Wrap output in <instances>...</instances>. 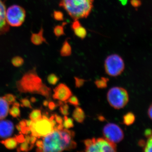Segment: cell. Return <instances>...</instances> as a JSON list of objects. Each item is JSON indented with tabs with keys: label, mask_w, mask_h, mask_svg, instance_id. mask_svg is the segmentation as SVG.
<instances>
[{
	"label": "cell",
	"mask_w": 152,
	"mask_h": 152,
	"mask_svg": "<svg viewBox=\"0 0 152 152\" xmlns=\"http://www.w3.org/2000/svg\"><path fill=\"white\" fill-rule=\"evenodd\" d=\"M74 137V132L67 129L54 130L43 138V152H61L73 149L77 146Z\"/></svg>",
	"instance_id": "1"
},
{
	"label": "cell",
	"mask_w": 152,
	"mask_h": 152,
	"mask_svg": "<svg viewBox=\"0 0 152 152\" xmlns=\"http://www.w3.org/2000/svg\"><path fill=\"white\" fill-rule=\"evenodd\" d=\"M94 0H61L60 7L63 8L72 18L78 20L89 15Z\"/></svg>",
	"instance_id": "2"
},
{
	"label": "cell",
	"mask_w": 152,
	"mask_h": 152,
	"mask_svg": "<svg viewBox=\"0 0 152 152\" xmlns=\"http://www.w3.org/2000/svg\"><path fill=\"white\" fill-rule=\"evenodd\" d=\"M43 84L35 69H34L25 74L17 82V86L20 92L38 94Z\"/></svg>",
	"instance_id": "3"
},
{
	"label": "cell",
	"mask_w": 152,
	"mask_h": 152,
	"mask_svg": "<svg viewBox=\"0 0 152 152\" xmlns=\"http://www.w3.org/2000/svg\"><path fill=\"white\" fill-rule=\"evenodd\" d=\"M107 99L112 107L119 110L124 107L128 104L129 101V94L124 88L113 87L109 90Z\"/></svg>",
	"instance_id": "4"
},
{
	"label": "cell",
	"mask_w": 152,
	"mask_h": 152,
	"mask_svg": "<svg viewBox=\"0 0 152 152\" xmlns=\"http://www.w3.org/2000/svg\"><path fill=\"white\" fill-rule=\"evenodd\" d=\"M31 134L38 138L45 137L54 131V126L51 121L46 115L33 121L30 127Z\"/></svg>",
	"instance_id": "5"
},
{
	"label": "cell",
	"mask_w": 152,
	"mask_h": 152,
	"mask_svg": "<svg viewBox=\"0 0 152 152\" xmlns=\"http://www.w3.org/2000/svg\"><path fill=\"white\" fill-rule=\"evenodd\" d=\"M86 152H116L115 144L109 141L106 139L95 138L87 139L84 141Z\"/></svg>",
	"instance_id": "6"
},
{
	"label": "cell",
	"mask_w": 152,
	"mask_h": 152,
	"mask_svg": "<svg viewBox=\"0 0 152 152\" xmlns=\"http://www.w3.org/2000/svg\"><path fill=\"white\" fill-rule=\"evenodd\" d=\"M26 17L25 9L18 5L11 6L6 11V21L8 24L11 26H20L24 22Z\"/></svg>",
	"instance_id": "7"
},
{
	"label": "cell",
	"mask_w": 152,
	"mask_h": 152,
	"mask_svg": "<svg viewBox=\"0 0 152 152\" xmlns=\"http://www.w3.org/2000/svg\"><path fill=\"white\" fill-rule=\"evenodd\" d=\"M106 72L109 75L116 77L121 75L125 69V64L122 58L117 54H112L107 57L105 61Z\"/></svg>",
	"instance_id": "8"
},
{
	"label": "cell",
	"mask_w": 152,
	"mask_h": 152,
	"mask_svg": "<svg viewBox=\"0 0 152 152\" xmlns=\"http://www.w3.org/2000/svg\"><path fill=\"white\" fill-rule=\"evenodd\" d=\"M103 133L106 140L115 144L120 142L124 138L122 130L118 125L113 123L107 124L104 127Z\"/></svg>",
	"instance_id": "9"
},
{
	"label": "cell",
	"mask_w": 152,
	"mask_h": 152,
	"mask_svg": "<svg viewBox=\"0 0 152 152\" xmlns=\"http://www.w3.org/2000/svg\"><path fill=\"white\" fill-rule=\"evenodd\" d=\"M53 99L61 102H66L72 95L69 88L63 83L58 85L53 90Z\"/></svg>",
	"instance_id": "10"
},
{
	"label": "cell",
	"mask_w": 152,
	"mask_h": 152,
	"mask_svg": "<svg viewBox=\"0 0 152 152\" xmlns=\"http://www.w3.org/2000/svg\"><path fill=\"white\" fill-rule=\"evenodd\" d=\"M13 124L9 120H0V138L6 139L12 135L13 133Z\"/></svg>",
	"instance_id": "11"
},
{
	"label": "cell",
	"mask_w": 152,
	"mask_h": 152,
	"mask_svg": "<svg viewBox=\"0 0 152 152\" xmlns=\"http://www.w3.org/2000/svg\"><path fill=\"white\" fill-rule=\"evenodd\" d=\"M6 9L4 3L0 0V35L5 34L10 30L6 18Z\"/></svg>",
	"instance_id": "12"
},
{
	"label": "cell",
	"mask_w": 152,
	"mask_h": 152,
	"mask_svg": "<svg viewBox=\"0 0 152 152\" xmlns=\"http://www.w3.org/2000/svg\"><path fill=\"white\" fill-rule=\"evenodd\" d=\"M72 28L75 34L80 39L86 38L87 35V31L86 28L82 26L78 20H75L72 25Z\"/></svg>",
	"instance_id": "13"
},
{
	"label": "cell",
	"mask_w": 152,
	"mask_h": 152,
	"mask_svg": "<svg viewBox=\"0 0 152 152\" xmlns=\"http://www.w3.org/2000/svg\"><path fill=\"white\" fill-rule=\"evenodd\" d=\"M43 31L42 28H41L39 33L32 34L31 36V40L33 44L36 45H39L43 42L47 43L46 40L44 37Z\"/></svg>",
	"instance_id": "14"
},
{
	"label": "cell",
	"mask_w": 152,
	"mask_h": 152,
	"mask_svg": "<svg viewBox=\"0 0 152 152\" xmlns=\"http://www.w3.org/2000/svg\"><path fill=\"white\" fill-rule=\"evenodd\" d=\"M9 104L3 97H0V120L5 118L8 115Z\"/></svg>",
	"instance_id": "15"
},
{
	"label": "cell",
	"mask_w": 152,
	"mask_h": 152,
	"mask_svg": "<svg viewBox=\"0 0 152 152\" xmlns=\"http://www.w3.org/2000/svg\"><path fill=\"white\" fill-rule=\"evenodd\" d=\"M72 116L75 121L79 123L83 122L86 118L83 109L78 107H76L74 110Z\"/></svg>",
	"instance_id": "16"
},
{
	"label": "cell",
	"mask_w": 152,
	"mask_h": 152,
	"mask_svg": "<svg viewBox=\"0 0 152 152\" xmlns=\"http://www.w3.org/2000/svg\"><path fill=\"white\" fill-rule=\"evenodd\" d=\"M0 142L4 145L7 149L9 150H12L15 148L18 144L15 137L5 139L1 141Z\"/></svg>",
	"instance_id": "17"
},
{
	"label": "cell",
	"mask_w": 152,
	"mask_h": 152,
	"mask_svg": "<svg viewBox=\"0 0 152 152\" xmlns=\"http://www.w3.org/2000/svg\"><path fill=\"white\" fill-rule=\"evenodd\" d=\"M72 48L67 40L64 42L60 51L61 56L63 57H67L72 54Z\"/></svg>",
	"instance_id": "18"
},
{
	"label": "cell",
	"mask_w": 152,
	"mask_h": 152,
	"mask_svg": "<svg viewBox=\"0 0 152 152\" xmlns=\"http://www.w3.org/2000/svg\"><path fill=\"white\" fill-rule=\"evenodd\" d=\"M12 105V107L9 110V112L11 115L15 118L20 117V111L19 109V107L20 106V104L15 102Z\"/></svg>",
	"instance_id": "19"
},
{
	"label": "cell",
	"mask_w": 152,
	"mask_h": 152,
	"mask_svg": "<svg viewBox=\"0 0 152 152\" xmlns=\"http://www.w3.org/2000/svg\"><path fill=\"white\" fill-rule=\"evenodd\" d=\"M135 121V116L133 113L129 112L126 114L124 116V123L126 126H131Z\"/></svg>",
	"instance_id": "20"
},
{
	"label": "cell",
	"mask_w": 152,
	"mask_h": 152,
	"mask_svg": "<svg viewBox=\"0 0 152 152\" xmlns=\"http://www.w3.org/2000/svg\"><path fill=\"white\" fill-rule=\"evenodd\" d=\"M147 140L144 145V151L145 152H152V133L149 132L146 134Z\"/></svg>",
	"instance_id": "21"
},
{
	"label": "cell",
	"mask_w": 152,
	"mask_h": 152,
	"mask_svg": "<svg viewBox=\"0 0 152 152\" xmlns=\"http://www.w3.org/2000/svg\"><path fill=\"white\" fill-rule=\"evenodd\" d=\"M34 145L30 144V143L24 141L23 142L21 143L20 147L17 149L18 152L26 151L27 152L31 151L34 148Z\"/></svg>",
	"instance_id": "22"
},
{
	"label": "cell",
	"mask_w": 152,
	"mask_h": 152,
	"mask_svg": "<svg viewBox=\"0 0 152 152\" xmlns=\"http://www.w3.org/2000/svg\"><path fill=\"white\" fill-rule=\"evenodd\" d=\"M38 94L42 95L45 97L46 98H49L51 94V90L50 88L47 86L43 84Z\"/></svg>",
	"instance_id": "23"
},
{
	"label": "cell",
	"mask_w": 152,
	"mask_h": 152,
	"mask_svg": "<svg viewBox=\"0 0 152 152\" xmlns=\"http://www.w3.org/2000/svg\"><path fill=\"white\" fill-rule=\"evenodd\" d=\"M109 79L105 77H102L101 79L96 80L95 84L99 88H105L107 86V82Z\"/></svg>",
	"instance_id": "24"
},
{
	"label": "cell",
	"mask_w": 152,
	"mask_h": 152,
	"mask_svg": "<svg viewBox=\"0 0 152 152\" xmlns=\"http://www.w3.org/2000/svg\"><path fill=\"white\" fill-rule=\"evenodd\" d=\"M63 125L64 128L67 129L73 127L74 126L73 120L71 118H68L67 116H64Z\"/></svg>",
	"instance_id": "25"
},
{
	"label": "cell",
	"mask_w": 152,
	"mask_h": 152,
	"mask_svg": "<svg viewBox=\"0 0 152 152\" xmlns=\"http://www.w3.org/2000/svg\"><path fill=\"white\" fill-rule=\"evenodd\" d=\"M42 117V112L39 109L33 110L31 113L30 114L29 118L33 121H37Z\"/></svg>",
	"instance_id": "26"
},
{
	"label": "cell",
	"mask_w": 152,
	"mask_h": 152,
	"mask_svg": "<svg viewBox=\"0 0 152 152\" xmlns=\"http://www.w3.org/2000/svg\"><path fill=\"white\" fill-rule=\"evenodd\" d=\"M59 105L60 106L59 110L61 113L64 116H67L69 115V107L67 104L63 103L62 102L59 101Z\"/></svg>",
	"instance_id": "27"
},
{
	"label": "cell",
	"mask_w": 152,
	"mask_h": 152,
	"mask_svg": "<svg viewBox=\"0 0 152 152\" xmlns=\"http://www.w3.org/2000/svg\"><path fill=\"white\" fill-rule=\"evenodd\" d=\"M24 63L23 59L22 57L16 56L14 57L12 60V63L13 65L16 67H19L23 64Z\"/></svg>",
	"instance_id": "28"
},
{
	"label": "cell",
	"mask_w": 152,
	"mask_h": 152,
	"mask_svg": "<svg viewBox=\"0 0 152 152\" xmlns=\"http://www.w3.org/2000/svg\"><path fill=\"white\" fill-rule=\"evenodd\" d=\"M64 26H57L54 28V34L56 37H59L61 36L64 35Z\"/></svg>",
	"instance_id": "29"
},
{
	"label": "cell",
	"mask_w": 152,
	"mask_h": 152,
	"mask_svg": "<svg viewBox=\"0 0 152 152\" xmlns=\"http://www.w3.org/2000/svg\"><path fill=\"white\" fill-rule=\"evenodd\" d=\"M3 98L7 101L9 105L12 104L16 102V97L12 94H7L3 96Z\"/></svg>",
	"instance_id": "30"
},
{
	"label": "cell",
	"mask_w": 152,
	"mask_h": 152,
	"mask_svg": "<svg viewBox=\"0 0 152 152\" xmlns=\"http://www.w3.org/2000/svg\"><path fill=\"white\" fill-rule=\"evenodd\" d=\"M48 82L52 85H55L58 82L59 78L55 74H51L49 75L48 77Z\"/></svg>",
	"instance_id": "31"
},
{
	"label": "cell",
	"mask_w": 152,
	"mask_h": 152,
	"mask_svg": "<svg viewBox=\"0 0 152 152\" xmlns=\"http://www.w3.org/2000/svg\"><path fill=\"white\" fill-rule=\"evenodd\" d=\"M67 102L71 105L75 107H77L79 105V102L76 96H73V95H72L68 99Z\"/></svg>",
	"instance_id": "32"
},
{
	"label": "cell",
	"mask_w": 152,
	"mask_h": 152,
	"mask_svg": "<svg viewBox=\"0 0 152 152\" xmlns=\"http://www.w3.org/2000/svg\"><path fill=\"white\" fill-rule=\"evenodd\" d=\"M20 102L21 104L20 105L23 107H25L29 108L30 109L32 108V107L30 102V101L27 98H24V99H21Z\"/></svg>",
	"instance_id": "33"
},
{
	"label": "cell",
	"mask_w": 152,
	"mask_h": 152,
	"mask_svg": "<svg viewBox=\"0 0 152 152\" xmlns=\"http://www.w3.org/2000/svg\"><path fill=\"white\" fill-rule=\"evenodd\" d=\"M53 17L57 21H62L64 20V15L60 11H55L53 13Z\"/></svg>",
	"instance_id": "34"
},
{
	"label": "cell",
	"mask_w": 152,
	"mask_h": 152,
	"mask_svg": "<svg viewBox=\"0 0 152 152\" xmlns=\"http://www.w3.org/2000/svg\"><path fill=\"white\" fill-rule=\"evenodd\" d=\"M75 86L76 88H80L84 84L86 80L83 79H80L79 78L75 77Z\"/></svg>",
	"instance_id": "35"
},
{
	"label": "cell",
	"mask_w": 152,
	"mask_h": 152,
	"mask_svg": "<svg viewBox=\"0 0 152 152\" xmlns=\"http://www.w3.org/2000/svg\"><path fill=\"white\" fill-rule=\"evenodd\" d=\"M131 5L135 8H137L140 7L142 5V2L140 0H131Z\"/></svg>",
	"instance_id": "36"
},
{
	"label": "cell",
	"mask_w": 152,
	"mask_h": 152,
	"mask_svg": "<svg viewBox=\"0 0 152 152\" xmlns=\"http://www.w3.org/2000/svg\"><path fill=\"white\" fill-rule=\"evenodd\" d=\"M36 145L37 147L36 150L37 152H43L42 140H38L36 141Z\"/></svg>",
	"instance_id": "37"
},
{
	"label": "cell",
	"mask_w": 152,
	"mask_h": 152,
	"mask_svg": "<svg viewBox=\"0 0 152 152\" xmlns=\"http://www.w3.org/2000/svg\"><path fill=\"white\" fill-rule=\"evenodd\" d=\"M15 137L18 143H21L25 141V137L21 134L16 136Z\"/></svg>",
	"instance_id": "38"
},
{
	"label": "cell",
	"mask_w": 152,
	"mask_h": 152,
	"mask_svg": "<svg viewBox=\"0 0 152 152\" xmlns=\"http://www.w3.org/2000/svg\"><path fill=\"white\" fill-rule=\"evenodd\" d=\"M37 140V137L31 134V135H30L29 142L30 143L32 144V145H34L35 143L36 142Z\"/></svg>",
	"instance_id": "39"
},
{
	"label": "cell",
	"mask_w": 152,
	"mask_h": 152,
	"mask_svg": "<svg viewBox=\"0 0 152 152\" xmlns=\"http://www.w3.org/2000/svg\"><path fill=\"white\" fill-rule=\"evenodd\" d=\"M48 106L49 109L50 110H54L56 108V104L53 102H50L48 103Z\"/></svg>",
	"instance_id": "40"
},
{
	"label": "cell",
	"mask_w": 152,
	"mask_h": 152,
	"mask_svg": "<svg viewBox=\"0 0 152 152\" xmlns=\"http://www.w3.org/2000/svg\"><path fill=\"white\" fill-rule=\"evenodd\" d=\"M148 115L150 119L152 121V103L151 104L148 109Z\"/></svg>",
	"instance_id": "41"
},
{
	"label": "cell",
	"mask_w": 152,
	"mask_h": 152,
	"mask_svg": "<svg viewBox=\"0 0 152 152\" xmlns=\"http://www.w3.org/2000/svg\"><path fill=\"white\" fill-rule=\"evenodd\" d=\"M19 124L20 125V126H21L22 128L25 127L27 126L26 120H22V121H20V122L19 123Z\"/></svg>",
	"instance_id": "42"
},
{
	"label": "cell",
	"mask_w": 152,
	"mask_h": 152,
	"mask_svg": "<svg viewBox=\"0 0 152 152\" xmlns=\"http://www.w3.org/2000/svg\"><path fill=\"white\" fill-rule=\"evenodd\" d=\"M26 126L28 127H31V125H32V124L33 123V121L32 120H26Z\"/></svg>",
	"instance_id": "43"
},
{
	"label": "cell",
	"mask_w": 152,
	"mask_h": 152,
	"mask_svg": "<svg viewBox=\"0 0 152 152\" xmlns=\"http://www.w3.org/2000/svg\"><path fill=\"white\" fill-rule=\"evenodd\" d=\"M119 1L123 6L126 5L128 2V0H119Z\"/></svg>",
	"instance_id": "44"
},
{
	"label": "cell",
	"mask_w": 152,
	"mask_h": 152,
	"mask_svg": "<svg viewBox=\"0 0 152 152\" xmlns=\"http://www.w3.org/2000/svg\"><path fill=\"white\" fill-rule=\"evenodd\" d=\"M16 129H18V130L19 131V132H20V133H21V132L22 127L19 124H18L16 126Z\"/></svg>",
	"instance_id": "45"
},
{
	"label": "cell",
	"mask_w": 152,
	"mask_h": 152,
	"mask_svg": "<svg viewBox=\"0 0 152 152\" xmlns=\"http://www.w3.org/2000/svg\"><path fill=\"white\" fill-rule=\"evenodd\" d=\"M48 102L47 100H45L43 102V105L45 106H48Z\"/></svg>",
	"instance_id": "46"
},
{
	"label": "cell",
	"mask_w": 152,
	"mask_h": 152,
	"mask_svg": "<svg viewBox=\"0 0 152 152\" xmlns=\"http://www.w3.org/2000/svg\"><path fill=\"white\" fill-rule=\"evenodd\" d=\"M31 101L32 102H36V99L34 97H32L31 99Z\"/></svg>",
	"instance_id": "47"
}]
</instances>
